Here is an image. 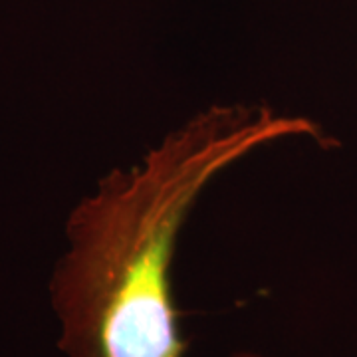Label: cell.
<instances>
[{"instance_id": "cell-1", "label": "cell", "mask_w": 357, "mask_h": 357, "mask_svg": "<svg viewBox=\"0 0 357 357\" xmlns=\"http://www.w3.org/2000/svg\"><path fill=\"white\" fill-rule=\"evenodd\" d=\"M318 123L266 103H213L129 169H114L68 218L70 250L52 278L70 357H187L173 262L201 192L238 159Z\"/></svg>"}, {"instance_id": "cell-2", "label": "cell", "mask_w": 357, "mask_h": 357, "mask_svg": "<svg viewBox=\"0 0 357 357\" xmlns=\"http://www.w3.org/2000/svg\"><path fill=\"white\" fill-rule=\"evenodd\" d=\"M230 357H262V356L252 354V351H238V354H234V356H230Z\"/></svg>"}]
</instances>
